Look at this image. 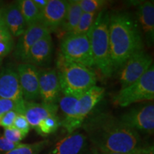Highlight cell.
I'll list each match as a JSON object with an SVG mask.
<instances>
[{
  "instance_id": "obj_1",
  "label": "cell",
  "mask_w": 154,
  "mask_h": 154,
  "mask_svg": "<svg viewBox=\"0 0 154 154\" xmlns=\"http://www.w3.org/2000/svg\"><path fill=\"white\" fill-rule=\"evenodd\" d=\"M82 126L87 139L101 153H130L147 148L143 146L138 132L109 113L88 116Z\"/></svg>"
},
{
  "instance_id": "obj_2",
  "label": "cell",
  "mask_w": 154,
  "mask_h": 154,
  "mask_svg": "<svg viewBox=\"0 0 154 154\" xmlns=\"http://www.w3.org/2000/svg\"><path fill=\"white\" fill-rule=\"evenodd\" d=\"M109 36L113 72L119 71L133 54L143 50L138 24L126 13L109 15Z\"/></svg>"
},
{
  "instance_id": "obj_3",
  "label": "cell",
  "mask_w": 154,
  "mask_h": 154,
  "mask_svg": "<svg viewBox=\"0 0 154 154\" xmlns=\"http://www.w3.org/2000/svg\"><path fill=\"white\" fill-rule=\"evenodd\" d=\"M109 15L104 11L99 12L88 32L94 66L106 78L111 77L113 73L109 45Z\"/></svg>"
},
{
  "instance_id": "obj_4",
  "label": "cell",
  "mask_w": 154,
  "mask_h": 154,
  "mask_svg": "<svg viewBox=\"0 0 154 154\" xmlns=\"http://www.w3.org/2000/svg\"><path fill=\"white\" fill-rule=\"evenodd\" d=\"M57 72L61 91L82 95L96 86L97 78L93 71L85 66L69 61L60 53L57 60Z\"/></svg>"
},
{
  "instance_id": "obj_5",
  "label": "cell",
  "mask_w": 154,
  "mask_h": 154,
  "mask_svg": "<svg viewBox=\"0 0 154 154\" xmlns=\"http://www.w3.org/2000/svg\"><path fill=\"white\" fill-rule=\"evenodd\" d=\"M154 99V66L149 70L136 82L121 88L113 97L114 104L127 107L133 103Z\"/></svg>"
},
{
  "instance_id": "obj_6",
  "label": "cell",
  "mask_w": 154,
  "mask_h": 154,
  "mask_svg": "<svg viewBox=\"0 0 154 154\" xmlns=\"http://www.w3.org/2000/svg\"><path fill=\"white\" fill-rule=\"evenodd\" d=\"M60 49L61 54L68 60L89 69L94 66L88 34H66L61 42Z\"/></svg>"
},
{
  "instance_id": "obj_7",
  "label": "cell",
  "mask_w": 154,
  "mask_h": 154,
  "mask_svg": "<svg viewBox=\"0 0 154 154\" xmlns=\"http://www.w3.org/2000/svg\"><path fill=\"white\" fill-rule=\"evenodd\" d=\"M152 57L143 50L133 54L119 69V82L121 88L136 82L153 66Z\"/></svg>"
},
{
  "instance_id": "obj_8",
  "label": "cell",
  "mask_w": 154,
  "mask_h": 154,
  "mask_svg": "<svg viewBox=\"0 0 154 154\" xmlns=\"http://www.w3.org/2000/svg\"><path fill=\"white\" fill-rule=\"evenodd\" d=\"M126 126L138 132V131L151 134L154 130V106L148 103L143 106L134 108L124 113L119 119Z\"/></svg>"
},
{
  "instance_id": "obj_9",
  "label": "cell",
  "mask_w": 154,
  "mask_h": 154,
  "mask_svg": "<svg viewBox=\"0 0 154 154\" xmlns=\"http://www.w3.org/2000/svg\"><path fill=\"white\" fill-rule=\"evenodd\" d=\"M16 71L24 101H34L39 99V70L37 67L29 63H22Z\"/></svg>"
},
{
  "instance_id": "obj_10",
  "label": "cell",
  "mask_w": 154,
  "mask_h": 154,
  "mask_svg": "<svg viewBox=\"0 0 154 154\" xmlns=\"http://www.w3.org/2000/svg\"><path fill=\"white\" fill-rule=\"evenodd\" d=\"M38 86L39 96L42 103L57 104L61 94V86L57 69H44L39 70Z\"/></svg>"
},
{
  "instance_id": "obj_11",
  "label": "cell",
  "mask_w": 154,
  "mask_h": 154,
  "mask_svg": "<svg viewBox=\"0 0 154 154\" xmlns=\"http://www.w3.org/2000/svg\"><path fill=\"white\" fill-rule=\"evenodd\" d=\"M48 34L51 33L40 23L27 26L22 35L19 36L16 47L14 48V57L23 63H26L29 52L32 46L38 39Z\"/></svg>"
},
{
  "instance_id": "obj_12",
  "label": "cell",
  "mask_w": 154,
  "mask_h": 154,
  "mask_svg": "<svg viewBox=\"0 0 154 154\" xmlns=\"http://www.w3.org/2000/svg\"><path fill=\"white\" fill-rule=\"evenodd\" d=\"M67 9V1L49 0L48 4L40 13L39 22L50 33L62 26Z\"/></svg>"
},
{
  "instance_id": "obj_13",
  "label": "cell",
  "mask_w": 154,
  "mask_h": 154,
  "mask_svg": "<svg viewBox=\"0 0 154 154\" xmlns=\"http://www.w3.org/2000/svg\"><path fill=\"white\" fill-rule=\"evenodd\" d=\"M0 99L24 101L18 74L11 67H5L0 71Z\"/></svg>"
},
{
  "instance_id": "obj_14",
  "label": "cell",
  "mask_w": 154,
  "mask_h": 154,
  "mask_svg": "<svg viewBox=\"0 0 154 154\" xmlns=\"http://www.w3.org/2000/svg\"><path fill=\"white\" fill-rule=\"evenodd\" d=\"M79 94L61 92L59 99V106L60 107L63 118L61 121V126L66 129L69 134L74 133L77 128H80V125L77 121L76 106Z\"/></svg>"
},
{
  "instance_id": "obj_15",
  "label": "cell",
  "mask_w": 154,
  "mask_h": 154,
  "mask_svg": "<svg viewBox=\"0 0 154 154\" xmlns=\"http://www.w3.org/2000/svg\"><path fill=\"white\" fill-rule=\"evenodd\" d=\"M104 93V88L96 85L82 94L79 98L76 106V113L77 121L81 127L94 107L103 97Z\"/></svg>"
},
{
  "instance_id": "obj_16",
  "label": "cell",
  "mask_w": 154,
  "mask_h": 154,
  "mask_svg": "<svg viewBox=\"0 0 154 154\" xmlns=\"http://www.w3.org/2000/svg\"><path fill=\"white\" fill-rule=\"evenodd\" d=\"M53 53V41L51 34H48L38 39L32 46L26 63L35 66H47L51 60Z\"/></svg>"
},
{
  "instance_id": "obj_17",
  "label": "cell",
  "mask_w": 154,
  "mask_h": 154,
  "mask_svg": "<svg viewBox=\"0 0 154 154\" xmlns=\"http://www.w3.org/2000/svg\"><path fill=\"white\" fill-rule=\"evenodd\" d=\"M59 110L58 104L38 103L35 101H24V109L23 114L26 117L30 127L35 129L39 123L47 117L57 115Z\"/></svg>"
},
{
  "instance_id": "obj_18",
  "label": "cell",
  "mask_w": 154,
  "mask_h": 154,
  "mask_svg": "<svg viewBox=\"0 0 154 154\" xmlns=\"http://www.w3.org/2000/svg\"><path fill=\"white\" fill-rule=\"evenodd\" d=\"M136 17L138 27L145 36L146 44L152 47L154 42V4L153 2H143L137 7Z\"/></svg>"
},
{
  "instance_id": "obj_19",
  "label": "cell",
  "mask_w": 154,
  "mask_h": 154,
  "mask_svg": "<svg viewBox=\"0 0 154 154\" xmlns=\"http://www.w3.org/2000/svg\"><path fill=\"white\" fill-rule=\"evenodd\" d=\"M86 144V135L74 132L58 141L46 154H82Z\"/></svg>"
},
{
  "instance_id": "obj_20",
  "label": "cell",
  "mask_w": 154,
  "mask_h": 154,
  "mask_svg": "<svg viewBox=\"0 0 154 154\" xmlns=\"http://www.w3.org/2000/svg\"><path fill=\"white\" fill-rule=\"evenodd\" d=\"M2 9L5 26L12 37H19L22 35L27 26L21 13L18 3L10 4Z\"/></svg>"
},
{
  "instance_id": "obj_21",
  "label": "cell",
  "mask_w": 154,
  "mask_h": 154,
  "mask_svg": "<svg viewBox=\"0 0 154 154\" xmlns=\"http://www.w3.org/2000/svg\"><path fill=\"white\" fill-rule=\"evenodd\" d=\"M83 11L77 0L67 1V9L64 21L61 28L66 32V34H71L76 27Z\"/></svg>"
},
{
  "instance_id": "obj_22",
  "label": "cell",
  "mask_w": 154,
  "mask_h": 154,
  "mask_svg": "<svg viewBox=\"0 0 154 154\" xmlns=\"http://www.w3.org/2000/svg\"><path fill=\"white\" fill-rule=\"evenodd\" d=\"M17 2L18 3L26 26L39 22L41 11L36 7L32 0H20Z\"/></svg>"
},
{
  "instance_id": "obj_23",
  "label": "cell",
  "mask_w": 154,
  "mask_h": 154,
  "mask_svg": "<svg viewBox=\"0 0 154 154\" xmlns=\"http://www.w3.org/2000/svg\"><path fill=\"white\" fill-rule=\"evenodd\" d=\"M49 144V140H43L29 144L20 143L15 149L4 154H39Z\"/></svg>"
},
{
  "instance_id": "obj_24",
  "label": "cell",
  "mask_w": 154,
  "mask_h": 154,
  "mask_svg": "<svg viewBox=\"0 0 154 154\" xmlns=\"http://www.w3.org/2000/svg\"><path fill=\"white\" fill-rule=\"evenodd\" d=\"M61 126V120L57 115H53L42 121L35 128L36 132L42 136L53 134Z\"/></svg>"
},
{
  "instance_id": "obj_25",
  "label": "cell",
  "mask_w": 154,
  "mask_h": 154,
  "mask_svg": "<svg viewBox=\"0 0 154 154\" xmlns=\"http://www.w3.org/2000/svg\"><path fill=\"white\" fill-rule=\"evenodd\" d=\"M99 13H84L83 12L79 21L76 27L71 34H86L91 29L92 25L95 22Z\"/></svg>"
},
{
  "instance_id": "obj_26",
  "label": "cell",
  "mask_w": 154,
  "mask_h": 154,
  "mask_svg": "<svg viewBox=\"0 0 154 154\" xmlns=\"http://www.w3.org/2000/svg\"><path fill=\"white\" fill-rule=\"evenodd\" d=\"M84 13H99L106 5L104 0H77Z\"/></svg>"
},
{
  "instance_id": "obj_27",
  "label": "cell",
  "mask_w": 154,
  "mask_h": 154,
  "mask_svg": "<svg viewBox=\"0 0 154 154\" xmlns=\"http://www.w3.org/2000/svg\"><path fill=\"white\" fill-rule=\"evenodd\" d=\"M24 101L16 102L12 100L0 99V118L5 113L10 111H16L18 113H24Z\"/></svg>"
},
{
  "instance_id": "obj_28",
  "label": "cell",
  "mask_w": 154,
  "mask_h": 154,
  "mask_svg": "<svg viewBox=\"0 0 154 154\" xmlns=\"http://www.w3.org/2000/svg\"><path fill=\"white\" fill-rule=\"evenodd\" d=\"M3 136L9 141L16 143H20L21 140H22L26 137V134L15 128L14 127H10V128H5Z\"/></svg>"
},
{
  "instance_id": "obj_29",
  "label": "cell",
  "mask_w": 154,
  "mask_h": 154,
  "mask_svg": "<svg viewBox=\"0 0 154 154\" xmlns=\"http://www.w3.org/2000/svg\"><path fill=\"white\" fill-rule=\"evenodd\" d=\"M13 127H14L15 128H17V129H18L26 135L29 131L31 128L26 117L22 113H18L17 114L16 119L14 120Z\"/></svg>"
},
{
  "instance_id": "obj_30",
  "label": "cell",
  "mask_w": 154,
  "mask_h": 154,
  "mask_svg": "<svg viewBox=\"0 0 154 154\" xmlns=\"http://www.w3.org/2000/svg\"><path fill=\"white\" fill-rule=\"evenodd\" d=\"M13 48H14L13 37L0 42V64L7 54H9L11 52Z\"/></svg>"
},
{
  "instance_id": "obj_31",
  "label": "cell",
  "mask_w": 154,
  "mask_h": 154,
  "mask_svg": "<svg viewBox=\"0 0 154 154\" xmlns=\"http://www.w3.org/2000/svg\"><path fill=\"white\" fill-rule=\"evenodd\" d=\"M17 114L18 113L16 111H10L2 116L0 118V126H2L5 128L13 127Z\"/></svg>"
},
{
  "instance_id": "obj_32",
  "label": "cell",
  "mask_w": 154,
  "mask_h": 154,
  "mask_svg": "<svg viewBox=\"0 0 154 154\" xmlns=\"http://www.w3.org/2000/svg\"><path fill=\"white\" fill-rule=\"evenodd\" d=\"M20 143H13L7 140L3 135L0 136V152H9L13 150Z\"/></svg>"
},
{
  "instance_id": "obj_33",
  "label": "cell",
  "mask_w": 154,
  "mask_h": 154,
  "mask_svg": "<svg viewBox=\"0 0 154 154\" xmlns=\"http://www.w3.org/2000/svg\"><path fill=\"white\" fill-rule=\"evenodd\" d=\"M11 37H12V36L9 33V30L7 29V28L6 26L0 29V42Z\"/></svg>"
},
{
  "instance_id": "obj_34",
  "label": "cell",
  "mask_w": 154,
  "mask_h": 154,
  "mask_svg": "<svg viewBox=\"0 0 154 154\" xmlns=\"http://www.w3.org/2000/svg\"><path fill=\"white\" fill-rule=\"evenodd\" d=\"M32 1H33L34 5H36V7L41 11L45 8L49 0H32Z\"/></svg>"
},
{
  "instance_id": "obj_35",
  "label": "cell",
  "mask_w": 154,
  "mask_h": 154,
  "mask_svg": "<svg viewBox=\"0 0 154 154\" xmlns=\"http://www.w3.org/2000/svg\"><path fill=\"white\" fill-rule=\"evenodd\" d=\"M151 152H153V147H147L143 151L138 152H134V153H100V154H148Z\"/></svg>"
},
{
  "instance_id": "obj_36",
  "label": "cell",
  "mask_w": 154,
  "mask_h": 154,
  "mask_svg": "<svg viewBox=\"0 0 154 154\" xmlns=\"http://www.w3.org/2000/svg\"><path fill=\"white\" fill-rule=\"evenodd\" d=\"M5 21H4L2 9L0 8V29L5 27Z\"/></svg>"
},
{
  "instance_id": "obj_37",
  "label": "cell",
  "mask_w": 154,
  "mask_h": 154,
  "mask_svg": "<svg viewBox=\"0 0 154 154\" xmlns=\"http://www.w3.org/2000/svg\"><path fill=\"white\" fill-rule=\"evenodd\" d=\"M0 8H1V2H0Z\"/></svg>"
}]
</instances>
